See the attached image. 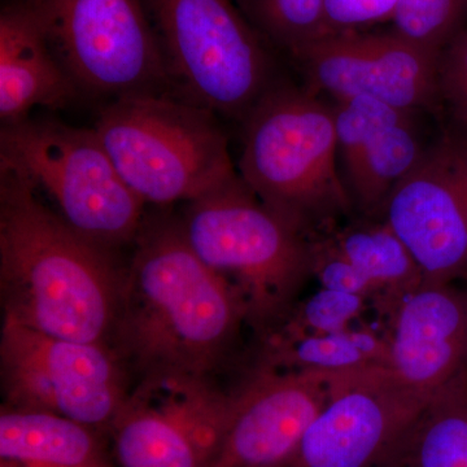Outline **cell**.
<instances>
[{
	"mask_svg": "<svg viewBox=\"0 0 467 467\" xmlns=\"http://www.w3.org/2000/svg\"><path fill=\"white\" fill-rule=\"evenodd\" d=\"M133 244L113 348L140 377L211 376L247 322L242 295L192 250L180 218L144 217Z\"/></svg>",
	"mask_w": 467,
	"mask_h": 467,
	"instance_id": "6da1fadb",
	"label": "cell"
},
{
	"mask_svg": "<svg viewBox=\"0 0 467 467\" xmlns=\"http://www.w3.org/2000/svg\"><path fill=\"white\" fill-rule=\"evenodd\" d=\"M334 107L335 130L343 175L356 164L368 144L398 122L408 110H401L368 97L337 100Z\"/></svg>",
	"mask_w": 467,
	"mask_h": 467,
	"instance_id": "603a6c76",
	"label": "cell"
},
{
	"mask_svg": "<svg viewBox=\"0 0 467 467\" xmlns=\"http://www.w3.org/2000/svg\"><path fill=\"white\" fill-rule=\"evenodd\" d=\"M467 26V0H400L392 27L409 41L441 54Z\"/></svg>",
	"mask_w": 467,
	"mask_h": 467,
	"instance_id": "cb8c5ba5",
	"label": "cell"
},
{
	"mask_svg": "<svg viewBox=\"0 0 467 467\" xmlns=\"http://www.w3.org/2000/svg\"><path fill=\"white\" fill-rule=\"evenodd\" d=\"M389 315V368L409 387L432 396L467 368L465 292L423 282Z\"/></svg>",
	"mask_w": 467,
	"mask_h": 467,
	"instance_id": "9a60e30c",
	"label": "cell"
},
{
	"mask_svg": "<svg viewBox=\"0 0 467 467\" xmlns=\"http://www.w3.org/2000/svg\"><path fill=\"white\" fill-rule=\"evenodd\" d=\"M243 122L236 171L264 204L308 236L348 213L334 107L317 92L275 84Z\"/></svg>",
	"mask_w": 467,
	"mask_h": 467,
	"instance_id": "3957f363",
	"label": "cell"
},
{
	"mask_svg": "<svg viewBox=\"0 0 467 467\" xmlns=\"http://www.w3.org/2000/svg\"><path fill=\"white\" fill-rule=\"evenodd\" d=\"M232 395L211 376L153 373L140 377L110 425L121 467H216Z\"/></svg>",
	"mask_w": 467,
	"mask_h": 467,
	"instance_id": "30bf717a",
	"label": "cell"
},
{
	"mask_svg": "<svg viewBox=\"0 0 467 467\" xmlns=\"http://www.w3.org/2000/svg\"><path fill=\"white\" fill-rule=\"evenodd\" d=\"M234 2H235L236 5H238L239 7H241V9H242V5H243V3H244V0H234Z\"/></svg>",
	"mask_w": 467,
	"mask_h": 467,
	"instance_id": "83f0119b",
	"label": "cell"
},
{
	"mask_svg": "<svg viewBox=\"0 0 467 467\" xmlns=\"http://www.w3.org/2000/svg\"><path fill=\"white\" fill-rule=\"evenodd\" d=\"M77 88L117 98L174 85L146 0H20Z\"/></svg>",
	"mask_w": 467,
	"mask_h": 467,
	"instance_id": "ba28073f",
	"label": "cell"
},
{
	"mask_svg": "<svg viewBox=\"0 0 467 467\" xmlns=\"http://www.w3.org/2000/svg\"><path fill=\"white\" fill-rule=\"evenodd\" d=\"M328 400L321 371L261 367L232 395L216 467H294L309 427Z\"/></svg>",
	"mask_w": 467,
	"mask_h": 467,
	"instance_id": "5bb4252c",
	"label": "cell"
},
{
	"mask_svg": "<svg viewBox=\"0 0 467 467\" xmlns=\"http://www.w3.org/2000/svg\"><path fill=\"white\" fill-rule=\"evenodd\" d=\"M465 296H466V306H467V291H465Z\"/></svg>",
	"mask_w": 467,
	"mask_h": 467,
	"instance_id": "f1b7e54d",
	"label": "cell"
},
{
	"mask_svg": "<svg viewBox=\"0 0 467 467\" xmlns=\"http://www.w3.org/2000/svg\"><path fill=\"white\" fill-rule=\"evenodd\" d=\"M264 340L263 365L284 370L339 373L374 365L389 367V339L371 328L300 337L267 335Z\"/></svg>",
	"mask_w": 467,
	"mask_h": 467,
	"instance_id": "ffe728a7",
	"label": "cell"
},
{
	"mask_svg": "<svg viewBox=\"0 0 467 467\" xmlns=\"http://www.w3.org/2000/svg\"><path fill=\"white\" fill-rule=\"evenodd\" d=\"M439 57L392 27L328 34L291 57L312 91L337 100L373 98L417 113L439 99Z\"/></svg>",
	"mask_w": 467,
	"mask_h": 467,
	"instance_id": "4fadbf2b",
	"label": "cell"
},
{
	"mask_svg": "<svg viewBox=\"0 0 467 467\" xmlns=\"http://www.w3.org/2000/svg\"><path fill=\"white\" fill-rule=\"evenodd\" d=\"M94 129L144 205L187 204L238 175L216 113L171 92L117 98Z\"/></svg>",
	"mask_w": 467,
	"mask_h": 467,
	"instance_id": "277c9868",
	"label": "cell"
},
{
	"mask_svg": "<svg viewBox=\"0 0 467 467\" xmlns=\"http://www.w3.org/2000/svg\"><path fill=\"white\" fill-rule=\"evenodd\" d=\"M413 115L407 113L377 135L344 174L353 204L367 213L384 207L389 193L425 152Z\"/></svg>",
	"mask_w": 467,
	"mask_h": 467,
	"instance_id": "44dd1931",
	"label": "cell"
},
{
	"mask_svg": "<svg viewBox=\"0 0 467 467\" xmlns=\"http://www.w3.org/2000/svg\"><path fill=\"white\" fill-rule=\"evenodd\" d=\"M0 174L5 318L63 339L110 344L124 275L112 252L70 229L26 183Z\"/></svg>",
	"mask_w": 467,
	"mask_h": 467,
	"instance_id": "7a4b0ae2",
	"label": "cell"
},
{
	"mask_svg": "<svg viewBox=\"0 0 467 467\" xmlns=\"http://www.w3.org/2000/svg\"><path fill=\"white\" fill-rule=\"evenodd\" d=\"M387 467H467V368L432 395Z\"/></svg>",
	"mask_w": 467,
	"mask_h": 467,
	"instance_id": "ac0fdd59",
	"label": "cell"
},
{
	"mask_svg": "<svg viewBox=\"0 0 467 467\" xmlns=\"http://www.w3.org/2000/svg\"><path fill=\"white\" fill-rule=\"evenodd\" d=\"M384 223L430 284L467 275V143L441 138L384 202Z\"/></svg>",
	"mask_w": 467,
	"mask_h": 467,
	"instance_id": "7c38bea8",
	"label": "cell"
},
{
	"mask_svg": "<svg viewBox=\"0 0 467 467\" xmlns=\"http://www.w3.org/2000/svg\"><path fill=\"white\" fill-rule=\"evenodd\" d=\"M400 0H325L326 36L392 24Z\"/></svg>",
	"mask_w": 467,
	"mask_h": 467,
	"instance_id": "4316f807",
	"label": "cell"
},
{
	"mask_svg": "<svg viewBox=\"0 0 467 467\" xmlns=\"http://www.w3.org/2000/svg\"><path fill=\"white\" fill-rule=\"evenodd\" d=\"M367 301L358 295L322 287L309 299L295 306L284 322L267 335L300 337L339 333L352 327L353 321L364 313Z\"/></svg>",
	"mask_w": 467,
	"mask_h": 467,
	"instance_id": "d4e9b609",
	"label": "cell"
},
{
	"mask_svg": "<svg viewBox=\"0 0 467 467\" xmlns=\"http://www.w3.org/2000/svg\"><path fill=\"white\" fill-rule=\"evenodd\" d=\"M242 11L267 42L291 57L326 36L325 0H244Z\"/></svg>",
	"mask_w": 467,
	"mask_h": 467,
	"instance_id": "7402d4cb",
	"label": "cell"
},
{
	"mask_svg": "<svg viewBox=\"0 0 467 467\" xmlns=\"http://www.w3.org/2000/svg\"><path fill=\"white\" fill-rule=\"evenodd\" d=\"M95 429L43 411L3 408L2 467H112Z\"/></svg>",
	"mask_w": 467,
	"mask_h": 467,
	"instance_id": "e0dca14e",
	"label": "cell"
},
{
	"mask_svg": "<svg viewBox=\"0 0 467 467\" xmlns=\"http://www.w3.org/2000/svg\"><path fill=\"white\" fill-rule=\"evenodd\" d=\"M78 91L20 3L0 16V117L21 121L36 109L66 106Z\"/></svg>",
	"mask_w": 467,
	"mask_h": 467,
	"instance_id": "2e32d148",
	"label": "cell"
},
{
	"mask_svg": "<svg viewBox=\"0 0 467 467\" xmlns=\"http://www.w3.org/2000/svg\"><path fill=\"white\" fill-rule=\"evenodd\" d=\"M438 97L467 129V26L441 52Z\"/></svg>",
	"mask_w": 467,
	"mask_h": 467,
	"instance_id": "484cf974",
	"label": "cell"
},
{
	"mask_svg": "<svg viewBox=\"0 0 467 467\" xmlns=\"http://www.w3.org/2000/svg\"><path fill=\"white\" fill-rule=\"evenodd\" d=\"M328 242L376 287L386 312L425 282L410 252L384 221L347 227Z\"/></svg>",
	"mask_w": 467,
	"mask_h": 467,
	"instance_id": "d6986e66",
	"label": "cell"
},
{
	"mask_svg": "<svg viewBox=\"0 0 467 467\" xmlns=\"http://www.w3.org/2000/svg\"><path fill=\"white\" fill-rule=\"evenodd\" d=\"M0 173L26 183L70 229L104 250L134 243L142 226L146 205L94 128L30 117L3 124Z\"/></svg>",
	"mask_w": 467,
	"mask_h": 467,
	"instance_id": "8992f818",
	"label": "cell"
},
{
	"mask_svg": "<svg viewBox=\"0 0 467 467\" xmlns=\"http://www.w3.org/2000/svg\"><path fill=\"white\" fill-rule=\"evenodd\" d=\"M0 367L5 408L43 411L99 429L124 404V359L110 344L84 343L3 321Z\"/></svg>",
	"mask_w": 467,
	"mask_h": 467,
	"instance_id": "9c48e42d",
	"label": "cell"
},
{
	"mask_svg": "<svg viewBox=\"0 0 467 467\" xmlns=\"http://www.w3.org/2000/svg\"><path fill=\"white\" fill-rule=\"evenodd\" d=\"M328 400L294 467H387L432 396L386 367L324 373Z\"/></svg>",
	"mask_w": 467,
	"mask_h": 467,
	"instance_id": "8fae6325",
	"label": "cell"
},
{
	"mask_svg": "<svg viewBox=\"0 0 467 467\" xmlns=\"http://www.w3.org/2000/svg\"><path fill=\"white\" fill-rule=\"evenodd\" d=\"M181 225L192 250L242 295L263 337L294 308L313 275V241L248 189L239 174L187 202Z\"/></svg>",
	"mask_w": 467,
	"mask_h": 467,
	"instance_id": "5b68a950",
	"label": "cell"
},
{
	"mask_svg": "<svg viewBox=\"0 0 467 467\" xmlns=\"http://www.w3.org/2000/svg\"><path fill=\"white\" fill-rule=\"evenodd\" d=\"M186 99L244 119L275 81L266 39L234 0H146Z\"/></svg>",
	"mask_w": 467,
	"mask_h": 467,
	"instance_id": "52a82bcc",
	"label": "cell"
}]
</instances>
